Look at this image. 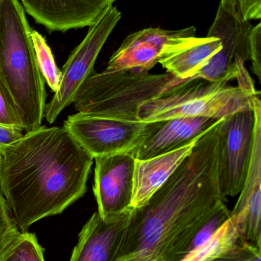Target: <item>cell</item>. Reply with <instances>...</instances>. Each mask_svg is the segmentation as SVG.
<instances>
[{"instance_id":"1","label":"cell","mask_w":261,"mask_h":261,"mask_svg":"<svg viewBox=\"0 0 261 261\" xmlns=\"http://www.w3.org/2000/svg\"><path fill=\"white\" fill-rule=\"evenodd\" d=\"M219 124L196 141L168 180L133 211L116 261H182L200 230L225 205L219 184Z\"/></svg>"},{"instance_id":"2","label":"cell","mask_w":261,"mask_h":261,"mask_svg":"<svg viewBox=\"0 0 261 261\" xmlns=\"http://www.w3.org/2000/svg\"><path fill=\"white\" fill-rule=\"evenodd\" d=\"M93 158L64 126L26 132L0 150V190L20 231L87 192Z\"/></svg>"},{"instance_id":"3","label":"cell","mask_w":261,"mask_h":261,"mask_svg":"<svg viewBox=\"0 0 261 261\" xmlns=\"http://www.w3.org/2000/svg\"><path fill=\"white\" fill-rule=\"evenodd\" d=\"M32 29L19 0H3L0 9V78L18 112L23 130L42 126L44 81L31 38Z\"/></svg>"},{"instance_id":"4","label":"cell","mask_w":261,"mask_h":261,"mask_svg":"<svg viewBox=\"0 0 261 261\" xmlns=\"http://www.w3.org/2000/svg\"><path fill=\"white\" fill-rule=\"evenodd\" d=\"M187 81L167 72L163 74L136 70L93 72L80 87L73 104L81 114L139 122L137 110L141 104L162 97Z\"/></svg>"},{"instance_id":"5","label":"cell","mask_w":261,"mask_h":261,"mask_svg":"<svg viewBox=\"0 0 261 261\" xmlns=\"http://www.w3.org/2000/svg\"><path fill=\"white\" fill-rule=\"evenodd\" d=\"M254 96H248L226 82L188 80L162 97L141 104L137 119L141 122L182 117L222 119L242 110H251Z\"/></svg>"},{"instance_id":"6","label":"cell","mask_w":261,"mask_h":261,"mask_svg":"<svg viewBox=\"0 0 261 261\" xmlns=\"http://www.w3.org/2000/svg\"><path fill=\"white\" fill-rule=\"evenodd\" d=\"M121 18V12L111 6L89 26L85 38L72 51L61 70L58 90L50 102L46 104L44 118L49 123H54L61 112L73 103L83 83L94 72L97 58Z\"/></svg>"},{"instance_id":"7","label":"cell","mask_w":261,"mask_h":261,"mask_svg":"<svg viewBox=\"0 0 261 261\" xmlns=\"http://www.w3.org/2000/svg\"><path fill=\"white\" fill-rule=\"evenodd\" d=\"M255 117L253 108L222 119L218 130V170L225 198L240 194L246 179L254 144Z\"/></svg>"},{"instance_id":"8","label":"cell","mask_w":261,"mask_h":261,"mask_svg":"<svg viewBox=\"0 0 261 261\" xmlns=\"http://www.w3.org/2000/svg\"><path fill=\"white\" fill-rule=\"evenodd\" d=\"M146 125V122L78 113L67 118L64 127L94 159L131 151L144 133Z\"/></svg>"},{"instance_id":"9","label":"cell","mask_w":261,"mask_h":261,"mask_svg":"<svg viewBox=\"0 0 261 261\" xmlns=\"http://www.w3.org/2000/svg\"><path fill=\"white\" fill-rule=\"evenodd\" d=\"M253 27L250 21L219 6L207 36L219 38L222 47L197 73L196 79L226 83L235 79L236 59L241 58L245 63L250 61L249 35Z\"/></svg>"},{"instance_id":"10","label":"cell","mask_w":261,"mask_h":261,"mask_svg":"<svg viewBox=\"0 0 261 261\" xmlns=\"http://www.w3.org/2000/svg\"><path fill=\"white\" fill-rule=\"evenodd\" d=\"M93 193L103 219L131 208L135 159L130 152L95 158Z\"/></svg>"},{"instance_id":"11","label":"cell","mask_w":261,"mask_h":261,"mask_svg":"<svg viewBox=\"0 0 261 261\" xmlns=\"http://www.w3.org/2000/svg\"><path fill=\"white\" fill-rule=\"evenodd\" d=\"M252 104L255 125L251 162L243 188L231 212L230 219L248 243L261 248L260 93L253 97Z\"/></svg>"},{"instance_id":"12","label":"cell","mask_w":261,"mask_h":261,"mask_svg":"<svg viewBox=\"0 0 261 261\" xmlns=\"http://www.w3.org/2000/svg\"><path fill=\"white\" fill-rule=\"evenodd\" d=\"M222 119L182 117L146 122L144 133L130 153L142 161L173 151L196 141Z\"/></svg>"},{"instance_id":"13","label":"cell","mask_w":261,"mask_h":261,"mask_svg":"<svg viewBox=\"0 0 261 261\" xmlns=\"http://www.w3.org/2000/svg\"><path fill=\"white\" fill-rule=\"evenodd\" d=\"M196 28L165 30L150 28L129 35L113 54L105 71L136 70L149 72L162 57L167 46L176 40L196 35Z\"/></svg>"},{"instance_id":"14","label":"cell","mask_w":261,"mask_h":261,"mask_svg":"<svg viewBox=\"0 0 261 261\" xmlns=\"http://www.w3.org/2000/svg\"><path fill=\"white\" fill-rule=\"evenodd\" d=\"M115 0H21L26 13L50 32L91 25Z\"/></svg>"},{"instance_id":"15","label":"cell","mask_w":261,"mask_h":261,"mask_svg":"<svg viewBox=\"0 0 261 261\" xmlns=\"http://www.w3.org/2000/svg\"><path fill=\"white\" fill-rule=\"evenodd\" d=\"M133 211L130 208L107 219L93 213L80 232L70 261H116Z\"/></svg>"},{"instance_id":"16","label":"cell","mask_w":261,"mask_h":261,"mask_svg":"<svg viewBox=\"0 0 261 261\" xmlns=\"http://www.w3.org/2000/svg\"><path fill=\"white\" fill-rule=\"evenodd\" d=\"M222 47L215 37H185L167 46L159 64L167 73L182 80L196 79L197 73Z\"/></svg>"},{"instance_id":"17","label":"cell","mask_w":261,"mask_h":261,"mask_svg":"<svg viewBox=\"0 0 261 261\" xmlns=\"http://www.w3.org/2000/svg\"><path fill=\"white\" fill-rule=\"evenodd\" d=\"M196 141L150 159L136 160L131 208H140L149 202L191 153Z\"/></svg>"},{"instance_id":"18","label":"cell","mask_w":261,"mask_h":261,"mask_svg":"<svg viewBox=\"0 0 261 261\" xmlns=\"http://www.w3.org/2000/svg\"><path fill=\"white\" fill-rule=\"evenodd\" d=\"M0 261H45L44 249L35 234L19 231L2 250Z\"/></svg>"},{"instance_id":"19","label":"cell","mask_w":261,"mask_h":261,"mask_svg":"<svg viewBox=\"0 0 261 261\" xmlns=\"http://www.w3.org/2000/svg\"><path fill=\"white\" fill-rule=\"evenodd\" d=\"M31 38L40 73L52 91L56 92L61 82V70L55 61L52 49L45 38L37 31L32 30Z\"/></svg>"},{"instance_id":"20","label":"cell","mask_w":261,"mask_h":261,"mask_svg":"<svg viewBox=\"0 0 261 261\" xmlns=\"http://www.w3.org/2000/svg\"><path fill=\"white\" fill-rule=\"evenodd\" d=\"M219 6L244 21L261 18V0H220Z\"/></svg>"},{"instance_id":"21","label":"cell","mask_w":261,"mask_h":261,"mask_svg":"<svg viewBox=\"0 0 261 261\" xmlns=\"http://www.w3.org/2000/svg\"><path fill=\"white\" fill-rule=\"evenodd\" d=\"M260 250V248L244 241L208 261H261Z\"/></svg>"},{"instance_id":"22","label":"cell","mask_w":261,"mask_h":261,"mask_svg":"<svg viewBox=\"0 0 261 261\" xmlns=\"http://www.w3.org/2000/svg\"><path fill=\"white\" fill-rule=\"evenodd\" d=\"M0 124L22 129L16 107L1 78H0Z\"/></svg>"},{"instance_id":"23","label":"cell","mask_w":261,"mask_h":261,"mask_svg":"<svg viewBox=\"0 0 261 261\" xmlns=\"http://www.w3.org/2000/svg\"><path fill=\"white\" fill-rule=\"evenodd\" d=\"M19 231L4 197L0 193V251Z\"/></svg>"},{"instance_id":"24","label":"cell","mask_w":261,"mask_h":261,"mask_svg":"<svg viewBox=\"0 0 261 261\" xmlns=\"http://www.w3.org/2000/svg\"><path fill=\"white\" fill-rule=\"evenodd\" d=\"M250 61L252 62L253 72L260 81L261 76V23L251 29L249 35Z\"/></svg>"},{"instance_id":"25","label":"cell","mask_w":261,"mask_h":261,"mask_svg":"<svg viewBox=\"0 0 261 261\" xmlns=\"http://www.w3.org/2000/svg\"><path fill=\"white\" fill-rule=\"evenodd\" d=\"M235 63L237 67V76L235 79L238 81V87L250 96L260 93L254 87V81L245 67V63L241 58H237Z\"/></svg>"},{"instance_id":"26","label":"cell","mask_w":261,"mask_h":261,"mask_svg":"<svg viewBox=\"0 0 261 261\" xmlns=\"http://www.w3.org/2000/svg\"><path fill=\"white\" fill-rule=\"evenodd\" d=\"M23 135L22 129L0 124V150L16 142Z\"/></svg>"},{"instance_id":"27","label":"cell","mask_w":261,"mask_h":261,"mask_svg":"<svg viewBox=\"0 0 261 261\" xmlns=\"http://www.w3.org/2000/svg\"><path fill=\"white\" fill-rule=\"evenodd\" d=\"M2 2H3V0H0V9H1Z\"/></svg>"},{"instance_id":"28","label":"cell","mask_w":261,"mask_h":261,"mask_svg":"<svg viewBox=\"0 0 261 261\" xmlns=\"http://www.w3.org/2000/svg\"><path fill=\"white\" fill-rule=\"evenodd\" d=\"M3 249H2V250H3ZM2 250H1V251H2ZM0 252H1V251H0Z\"/></svg>"}]
</instances>
